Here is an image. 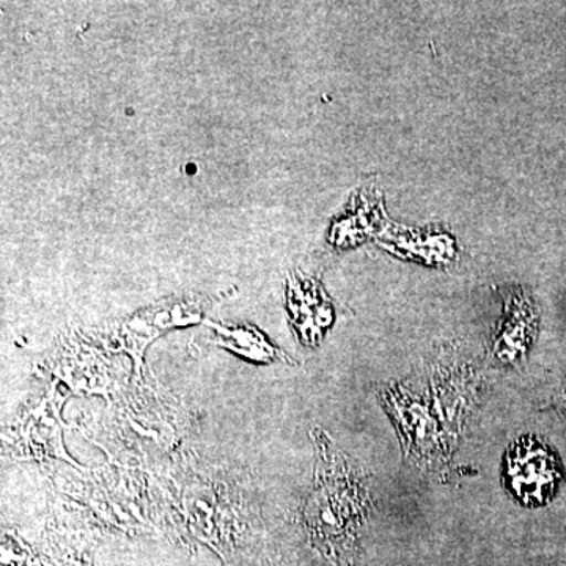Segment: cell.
<instances>
[{
  "mask_svg": "<svg viewBox=\"0 0 566 566\" xmlns=\"http://www.w3.org/2000/svg\"><path fill=\"white\" fill-rule=\"evenodd\" d=\"M315 490L307 502V524L319 539L342 538L357 526L364 510L363 485L326 439L318 438Z\"/></svg>",
  "mask_w": 566,
  "mask_h": 566,
  "instance_id": "obj_1",
  "label": "cell"
},
{
  "mask_svg": "<svg viewBox=\"0 0 566 566\" xmlns=\"http://www.w3.org/2000/svg\"><path fill=\"white\" fill-rule=\"evenodd\" d=\"M560 465L539 439L521 438L505 455L504 482L509 493L526 506L546 504L560 482Z\"/></svg>",
  "mask_w": 566,
  "mask_h": 566,
  "instance_id": "obj_2",
  "label": "cell"
},
{
  "mask_svg": "<svg viewBox=\"0 0 566 566\" xmlns=\"http://www.w3.org/2000/svg\"><path fill=\"white\" fill-rule=\"evenodd\" d=\"M18 447L29 457H61L71 461L63 452L61 423H59V405L54 395L44 398L36 408L17 424Z\"/></svg>",
  "mask_w": 566,
  "mask_h": 566,
  "instance_id": "obj_3",
  "label": "cell"
},
{
  "mask_svg": "<svg viewBox=\"0 0 566 566\" xmlns=\"http://www.w3.org/2000/svg\"><path fill=\"white\" fill-rule=\"evenodd\" d=\"M199 316L200 311L197 308V304L191 303L147 312V314L136 316L132 322L126 323L122 333L123 346L136 359L137 374H139L142 352L151 338L170 327L199 319Z\"/></svg>",
  "mask_w": 566,
  "mask_h": 566,
  "instance_id": "obj_4",
  "label": "cell"
},
{
  "mask_svg": "<svg viewBox=\"0 0 566 566\" xmlns=\"http://www.w3.org/2000/svg\"><path fill=\"white\" fill-rule=\"evenodd\" d=\"M536 314L534 305L527 297H515L509 319L502 331L501 340L495 345V353L504 354L506 345H512L513 354L524 353L534 338L536 329Z\"/></svg>",
  "mask_w": 566,
  "mask_h": 566,
  "instance_id": "obj_5",
  "label": "cell"
},
{
  "mask_svg": "<svg viewBox=\"0 0 566 566\" xmlns=\"http://www.w3.org/2000/svg\"><path fill=\"white\" fill-rule=\"evenodd\" d=\"M221 337L222 346L232 349V352L256 360V363H273L275 359H282L283 354L275 346L271 345L259 331L252 327H226L214 326Z\"/></svg>",
  "mask_w": 566,
  "mask_h": 566,
  "instance_id": "obj_6",
  "label": "cell"
},
{
  "mask_svg": "<svg viewBox=\"0 0 566 566\" xmlns=\"http://www.w3.org/2000/svg\"><path fill=\"white\" fill-rule=\"evenodd\" d=\"M70 566H92L91 558H81V560L73 562Z\"/></svg>",
  "mask_w": 566,
  "mask_h": 566,
  "instance_id": "obj_7",
  "label": "cell"
}]
</instances>
